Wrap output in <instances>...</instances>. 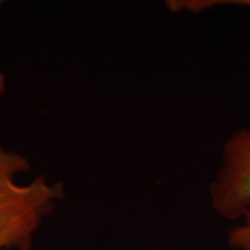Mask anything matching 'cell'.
Returning a JSON list of instances; mask_svg holds the SVG:
<instances>
[{
	"label": "cell",
	"mask_w": 250,
	"mask_h": 250,
	"mask_svg": "<svg viewBox=\"0 0 250 250\" xmlns=\"http://www.w3.org/2000/svg\"><path fill=\"white\" fill-rule=\"evenodd\" d=\"M217 4H231V6H241V7L250 9V0H223V1H220V0H217V1L192 0V1H185L184 3V9H185V11H190V13H199V11L210 9V7H214Z\"/></svg>",
	"instance_id": "3"
},
{
	"label": "cell",
	"mask_w": 250,
	"mask_h": 250,
	"mask_svg": "<svg viewBox=\"0 0 250 250\" xmlns=\"http://www.w3.org/2000/svg\"><path fill=\"white\" fill-rule=\"evenodd\" d=\"M208 199L215 214L233 224L227 235L228 246L250 250V126L235 131L224 142Z\"/></svg>",
	"instance_id": "2"
},
{
	"label": "cell",
	"mask_w": 250,
	"mask_h": 250,
	"mask_svg": "<svg viewBox=\"0 0 250 250\" xmlns=\"http://www.w3.org/2000/svg\"><path fill=\"white\" fill-rule=\"evenodd\" d=\"M27 157L0 143V250H29L36 233L60 206L65 190L60 181L36 175Z\"/></svg>",
	"instance_id": "1"
},
{
	"label": "cell",
	"mask_w": 250,
	"mask_h": 250,
	"mask_svg": "<svg viewBox=\"0 0 250 250\" xmlns=\"http://www.w3.org/2000/svg\"><path fill=\"white\" fill-rule=\"evenodd\" d=\"M0 4H1V3H0ZM4 90H6V80H4V75L0 71V96L4 93Z\"/></svg>",
	"instance_id": "4"
},
{
	"label": "cell",
	"mask_w": 250,
	"mask_h": 250,
	"mask_svg": "<svg viewBox=\"0 0 250 250\" xmlns=\"http://www.w3.org/2000/svg\"><path fill=\"white\" fill-rule=\"evenodd\" d=\"M141 250H170V249H159V248H152V249H141Z\"/></svg>",
	"instance_id": "5"
}]
</instances>
